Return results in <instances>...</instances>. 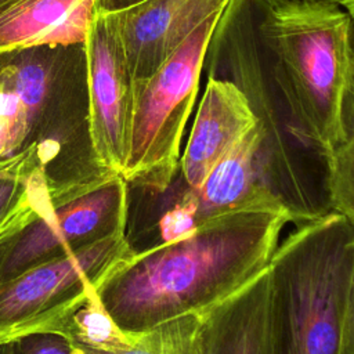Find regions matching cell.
<instances>
[{
	"label": "cell",
	"mask_w": 354,
	"mask_h": 354,
	"mask_svg": "<svg viewBox=\"0 0 354 354\" xmlns=\"http://www.w3.org/2000/svg\"><path fill=\"white\" fill-rule=\"evenodd\" d=\"M286 212L242 210L210 218L191 235L131 252L94 289L126 333L201 314L268 267Z\"/></svg>",
	"instance_id": "obj_1"
},
{
	"label": "cell",
	"mask_w": 354,
	"mask_h": 354,
	"mask_svg": "<svg viewBox=\"0 0 354 354\" xmlns=\"http://www.w3.org/2000/svg\"><path fill=\"white\" fill-rule=\"evenodd\" d=\"M259 36L272 57L283 113L328 153L346 140L344 108L354 73V24L337 4L292 3L264 8Z\"/></svg>",
	"instance_id": "obj_2"
},
{
	"label": "cell",
	"mask_w": 354,
	"mask_h": 354,
	"mask_svg": "<svg viewBox=\"0 0 354 354\" xmlns=\"http://www.w3.org/2000/svg\"><path fill=\"white\" fill-rule=\"evenodd\" d=\"M267 268L274 354H340L354 277V224L332 210L297 225Z\"/></svg>",
	"instance_id": "obj_3"
},
{
	"label": "cell",
	"mask_w": 354,
	"mask_h": 354,
	"mask_svg": "<svg viewBox=\"0 0 354 354\" xmlns=\"http://www.w3.org/2000/svg\"><path fill=\"white\" fill-rule=\"evenodd\" d=\"M230 11L205 19L153 75L134 82L130 151L122 174L130 187L163 191L178 173L205 58Z\"/></svg>",
	"instance_id": "obj_4"
},
{
	"label": "cell",
	"mask_w": 354,
	"mask_h": 354,
	"mask_svg": "<svg viewBox=\"0 0 354 354\" xmlns=\"http://www.w3.org/2000/svg\"><path fill=\"white\" fill-rule=\"evenodd\" d=\"M131 252L120 231L0 282V344L51 333Z\"/></svg>",
	"instance_id": "obj_5"
},
{
	"label": "cell",
	"mask_w": 354,
	"mask_h": 354,
	"mask_svg": "<svg viewBox=\"0 0 354 354\" xmlns=\"http://www.w3.org/2000/svg\"><path fill=\"white\" fill-rule=\"evenodd\" d=\"M83 51L91 149L105 170L122 176L130 151L134 80L120 39L116 8L100 0L95 3Z\"/></svg>",
	"instance_id": "obj_6"
},
{
	"label": "cell",
	"mask_w": 354,
	"mask_h": 354,
	"mask_svg": "<svg viewBox=\"0 0 354 354\" xmlns=\"http://www.w3.org/2000/svg\"><path fill=\"white\" fill-rule=\"evenodd\" d=\"M127 214L129 185L119 174L59 203L0 241V282L126 231Z\"/></svg>",
	"instance_id": "obj_7"
},
{
	"label": "cell",
	"mask_w": 354,
	"mask_h": 354,
	"mask_svg": "<svg viewBox=\"0 0 354 354\" xmlns=\"http://www.w3.org/2000/svg\"><path fill=\"white\" fill-rule=\"evenodd\" d=\"M239 0H140L116 8L119 33L134 82L145 80L205 19Z\"/></svg>",
	"instance_id": "obj_8"
},
{
	"label": "cell",
	"mask_w": 354,
	"mask_h": 354,
	"mask_svg": "<svg viewBox=\"0 0 354 354\" xmlns=\"http://www.w3.org/2000/svg\"><path fill=\"white\" fill-rule=\"evenodd\" d=\"M257 122L246 91L232 80L210 76L180 158L178 173L185 184L196 188Z\"/></svg>",
	"instance_id": "obj_9"
},
{
	"label": "cell",
	"mask_w": 354,
	"mask_h": 354,
	"mask_svg": "<svg viewBox=\"0 0 354 354\" xmlns=\"http://www.w3.org/2000/svg\"><path fill=\"white\" fill-rule=\"evenodd\" d=\"M261 141L263 126L259 119L196 188L189 187L199 225L242 210L286 212L266 183L260 160Z\"/></svg>",
	"instance_id": "obj_10"
},
{
	"label": "cell",
	"mask_w": 354,
	"mask_h": 354,
	"mask_svg": "<svg viewBox=\"0 0 354 354\" xmlns=\"http://www.w3.org/2000/svg\"><path fill=\"white\" fill-rule=\"evenodd\" d=\"M201 318L205 354H274L268 268Z\"/></svg>",
	"instance_id": "obj_11"
},
{
	"label": "cell",
	"mask_w": 354,
	"mask_h": 354,
	"mask_svg": "<svg viewBox=\"0 0 354 354\" xmlns=\"http://www.w3.org/2000/svg\"><path fill=\"white\" fill-rule=\"evenodd\" d=\"M97 1H10L0 10V55L40 46H83Z\"/></svg>",
	"instance_id": "obj_12"
},
{
	"label": "cell",
	"mask_w": 354,
	"mask_h": 354,
	"mask_svg": "<svg viewBox=\"0 0 354 354\" xmlns=\"http://www.w3.org/2000/svg\"><path fill=\"white\" fill-rule=\"evenodd\" d=\"M54 207L32 148L0 160V241Z\"/></svg>",
	"instance_id": "obj_13"
},
{
	"label": "cell",
	"mask_w": 354,
	"mask_h": 354,
	"mask_svg": "<svg viewBox=\"0 0 354 354\" xmlns=\"http://www.w3.org/2000/svg\"><path fill=\"white\" fill-rule=\"evenodd\" d=\"M126 333V332H124ZM76 354H205L201 314H187L104 347H73Z\"/></svg>",
	"instance_id": "obj_14"
},
{
	"label": "cell",
	"mask_w": 354,
	"mask_h": 354,
	"mask_svg": "<svg viewBox=\"0 0 354 354\" xmlns=\"http://www.w3.org/2000/svg\"><path fill=\"white\" fill-rule=\"evenodd\" d=\"M346 140L330 159V205L354 224V73L344 108Z\"/></svg>",
	"instance_id": "obj_15"
},
{
	"label": "cell",
	"mask_w": 354,
	"mask_h": 354,
	"mask_svg": "<svg viewBox=\"0 0 354 354\" xmlns=\"http://www.w3.org/2000/svg\"><path fill=\"white\" fill-rule=\"evenodd\" d=\"M8 346L11 354H76L71 343L57 333H33Z\"/></svg>",
	"instance_id": "obj_16"
},
{
	"label": "cell",
	"mask_w": 354,
	"mask_h": 354,
	"mask_svg": "<svg viewBox=\"0 0 354 354\" xmlns=\"http://www.w3.org/2000/svg\"><path fill=\"white\" fill-rule=\"evenodd\" d=\"M340 354H354V277L344 313Z\"/></svg>",
	"instance_id": "obj_17"
},
{
	"label": "cell",
	"mask_w": 354,
	"mask_h": 354,
	"mask_svg": "<svg viewBox=\"0 0 354 354\" xmlns=\"http://www.w3.org/2000/svg\"><path fill=\"white\" fill-rule=\"evenodd\" d=\"M263 6V8L267 7H275L282 4H292V3H326V4H337L340 0H256Z\"/></svg>",
	"instance_id": "obj_18"
},
{
	"label": "cell",
	"mask_w": 354,
	"mask_h": 354,
	"mask_svg": "<svg viewBox=\"0 0 354 354\" xmlns=\"http://www.w3.org/2000/svg\"><path fill=\"white\" fill-rule=\"evenodd\" d=\"M339 6L350 15V18L354 24V0H340Z\"/></svg>",
	"instance_id": "obj_19"
},
{
	"label": "cell",
	"mask_w": 354,
	"mask_h": 354,
	"mask_svg": "<svg viewBox=\"0 0 354 354\" xmlns=\"http://www.w3.org/2000/svg\"><path fill=\"white\" fill-rule=\"evenodd\" d=\"M0 354H11V350H10L8 343L0 344Z\"/></svg>",
	"instance_id": "obj_20"
},
{
	"label": "cell",
	"mask_w": 354,
	"mask_h": 354,
	"mask_svg": "<svg viewBox=\"0 0 354 354\" xmlns=\"http://www.w3.org/2000/svg\"><path fill=\"white\" fill-rule=\"evenodd\" d=\"M10 1H12V0H0V10L4 8Z\"/></svg>",
	"instance_id": "obj_21"
}]
</instances>
